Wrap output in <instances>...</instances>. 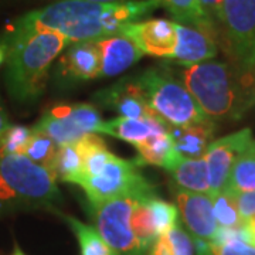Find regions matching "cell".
Returning <instances> with one entry per match:
<instances>
[{
  "mask_svg": "<svg viewBox=\"0 0 255 255\" xmlns=\"http://www.w3.org/2000/svg\"><path fill=\"white\" fill-rule=\"evenodd\" d=\"M219 53L216 36L177 23V46L172 60L183 67L213 60Z\"/></svg>",
  "mask_w": 255,
  "mask_h": 255,
  "instance_id": "obj_16",
  "label": "cell"
},
{
  "mask_svg": "<svg viewBox=\"0 0 255 255\" xmlns=\"http://www.w3.org/2000/svg\"><path fill=\"white\" fill-rule=\"evenodd\" d=\"M61 203L54 176L24 155H0V216Z\"/></svg>",
  "mask_w": 255,
  "mask_h": 255,
  "instance_id": "obj_4",
  "label": "cell"
},
{
  "mask_svg": "<svg viewBox=\"0 0 255 255\" xmlns=\"http://www.w3.org/2000/svg\"><path fill=\"white\" fill-rule=\"evenodd\" d=\"M226 190H255V139L237 159L228 177Z\"/></svg>",
  "mask_w": 255,
  "mask_h": 255,
  "instance_id": "obj_25",
  "label": "cell"
},
{
  "mask_svg": "<svg viewBox=\"0 0 255 255\" xmlns=\"http://www.w3.org/2000/svg\"><path fill=\"white\" fill-rule=\"evenodd\" d=\"M0 41L7 47L6 87L17 104H33L46 90L50 70L70 41L51 30H7Z\"/></svg>",
  "mask_w": 255,
  "mask_h": 255,
  "instance_id": "obj_2",
  "label": "cell"
},
{
  "mask_svg": "<svg viewBox=\"0 0 255 255\" xmlns=\"http://www.w3.org/2000/svg\"><path fill=\"white\" fill-rule=\"evenodd\" d=\"M162 6L160 0H129L122 3L58 0L18 17L9 30H51L70 43L94 41L118 34L125 24L142 20Z\"/></svg>",
  "mask_w": 255,
  "mask_h": 255,
  "instance_id": "obj_1",
  "label": "cell"
},
{
  "mask_svg": "<svg viewBox=\"0 0 255 255\" xmlns=\"http://www.w3.org/2000/svg\"><path fill=\"white\" fill-rule=\"evenodd\" d=\"M31 129H33V135H31V139L28 142L24 156L28 157L31 162L43 166L44 169H47L50 172L55 153H57V149H58V145L44 132L38 130L34 127Z\"/></svg>",
  "mask_w": 255,
  "mask_h": 255,
  "instance_id": "obj_26",
  "label": "cell"
},
{
  "mask_svg": "<svg viewBox=\"0 0 255 255\" xmlns=\"http://www.w3.org/2000/svg\"><path fill=\"white\" fill-rule=\"evenodd\" d=\"M167 130L173 140L176 153L182 159L204 157L209 146L214 140V122L211 119L184 127L167 125Z\"/></svg>",
  "mask_w": 255,
  "mask_h": 255,
  "instance_id": "obj_18",
  "label": "cell"
},
{
  "mask_svg": "<svg viewBox=\"0 0 255 255\" xmlns=\"http://www.w3.org/2000/svg\"><path fill=\"white\" fill-rule=\"evenodd\" d=\"M173 182L183 190L210 194L209 169L206 159H179L170 170Z\"/></svg>",
  "mask_w": 255,
  "mask_h": 255,
  "instance_id": "obj_20",
  "label": "cell"
},
{
  "mask_svg": "<svg viewBox=\"0 0 255 255\" xmlns=\"http://www.w3.org/2000/svg\"><path fill=\"white\" fill-rule=\"evenodd\" d=\"M146 255H196V243L179 219L173 227L156 238Z\"/></svg>",
  "mask_w": 255,
  "mask_h": 255,
  "instance_id": "obj_22",
  "label": "cell"
},
{
  "mask_svg": "<svg viewBox=\"0 0 255 255\" xmlns=\"http://www.w3.org/2000/svg\"><path fill=\"white\" fill-rule=\"evenodd\" d=\"M196 255H255V244L243 240L196 243Z\"/></svg>",
  "mask_w": 255,
  "mask_h": 255,
  "instance_id": "obj_28",
  "label": "cell"
},
{
  "mask_svg": "<svg viewBox=\"0 0 255 255\" xmlns=\"http://www.w3.org/2000/svg\"><path fill=\"white\" fill-rule=\"evenodd\" d=\"M6 58H7V47L3 41H0V67L6 64Z\"/></svg>",
  "mask_w": 255,
  "mask_h": 255,
  "instance_id": "obj_32",
  "label": "cell"
},
{
  "mask_svg": "<svg viewBox=\"0 0 255 255\" xmlns=\"http://www.w3.org/2000/svg\"><path fill=\"white\" fill-rule=\"evenodd\" d=\"M67 224L73 230L80 246V255H119L112 247L101 237L97 228L82 223L75 217L61 214Z\"/></svg>",
  "mask_w": 255,
  "mask_h": 255,
  "instance_id": "obj_23",
  "label": "cell"
},
{
  "mask_svg": "<svg viewBox=\"0 0 255 255\" xmlns=\"http://www.w3.org/2000/svg\"><path fill=\"white\" fill-rule=\"evenodd\" d=\"M33 129L24 125H10L0 142V155H24Z\"/></svg>",
  "mask_w": 255,
  "mask_h": 255,
  "instance_id": "obj_29",
  "label": "cell"
},
{
  "mask_svg": "<svg viewBox=\"0 0 255 255\" xmlns=\"http://www.w3.org/2000/svg\"><path fill=\"white\" fill-rule=\"evenodd\" d=\"M57 74L73 82L101 78V57L95 41L70 43L58 57Z\"/></svg>",
  "mask_w": 255,
  "mask_h": 255,
  "instance_id": "obj_14",
  "label": "cell"
},
{
  "mask_svg": "<svg viewBox=\"0 0 255 255\" xmlns=\"http://www.w3.org/2000/svg\"><path fill=\"white\" fill-rule=\"evenodd\" d=\"M247 227H248V230H250V234H251V237H253V243L255 244V220L250 221V223H247Z\"/></svg>",
  "mask_w": 255,
  "mask_h": 255,
  "instance_id": "obj_33",
  "label": "cell"
},
{
  "mask_svg": "<svg viewBox=\"0 0 255 255\" xmlns=\"http://www.w3.org/2000/svg\"><path fill=\"white\" fill-rule=\"evenodd\" d=\"M167 132V125L157 117L152 118H118L102 121L95 133L110 135L136 147L149 137Z\"/></svg>",
  "mask_w": 255,
  "mask_h": 255,
  "instance_id": "obj_17",
  "label": "cell"
},
{
  "mask_svg": "<svg viewBox=\"0 0 255 255\" xmlns=\"http://www.w3.org/2000/svg\"><path fill=\"white\" fill-rule=\"evenodd\" d=\"M149 108L169 127H184L210 118L172 68L159 65L136 75Z\"/></svg>",
  "mask_w": 255,
  "mask_h": 255,
  "instance_id": "obj_5",
  "label": "cell"
},
{
  "mask_svg": "<svg viewBox=\"0 0 255 255\" xmlns=\"http://www.w3.org/2000/svg\"><path fill=\"white\" fill-rule=\"evenodd\" d=\"M220 26L234 65L255 74V0H224Z\"/></svg>",
  "mask_w": 255,
  "mask_h": 255,
  "instance_id": "obj_8",
  "label": "cell"
},
{
  "mask_svg": "<svg viewBox=\"0 0 255 255\" xmlns=\"http://www.w3.org/2000/svg\"><path fill=\"white\" fill-rule=\"evenodd\" d=\"M13 255H24V254H23V251H21L20 248H17V247H16V250H14V253H13Z\"/></svg>",
  "mask_w": 255,
  "mask_h": 255,
  "instance_id": "obj_35",
  "label": "cell"
},
{
  "mask_svg": "<svg viewBox=\"0 0 255 255\" xmlns=\"http://www.w3.org/2000/svg\"><path fill=\"white\" fill-rule=\"evenodd\" d=\"M251 129L244 128L227 136L220 137L211 142L204 159L209 169L210 196L226 189L230 173L247 146L253 142Z\"/></svg>",
  "mask_w": 255,
  "mask_h": 255,
  "instance_id": "obj_11",
  "label": "cell"
},
{
  "mask_svg": "<svg viewBox=\"0 0 255 255\" xmlns=\"http://www.w3.org/2000/svg\"><path fill=\"white\" fill-rule=\"evenodd\" d=\"M82 170H84L82 157L75 142L58 146L50 169V173L54 176L55 180L77 184L82 176Z\"/></svg>",
  "mask_w": 255,
  "mask_h": 255,
  "instance_id": "obj_24",
  "label": "cell"
},
{
  "mask_svg": "<svg viewBox=\"0 0 255 255\" xmlns=\"http://www.w3.org/2000/svg\"><path fill=\"white\" fill-rule=\"evenodd\" d=\"M101 122L100 111L92 104H73L47 110L34 128L63 146L77 142L87 133H95Z\"/></svg>",
  "mask_w": 255,
  "mask_h": 255,
  "instance_id": "obj_9",
  "label": "cell"
},
{
  "mask_svg": "<svg viewBox=\"0 0 255 255\" xmlns=\"http://www.w3.org/2000/svg\"><path fill=\"white\" fill-rule=\"evenodd\" d=\"M88 1H95V3H122V1H129V0H88Z\"/></svg>",
  "mask_w": 255,
  "mask_h": 255,
  "instance_id": "obj_34",
  "label": "cell"
},
{
  "mask_svg": "<svg viewBox=\"0 0 255 255\" xmlns=\"http://www.w3.org/2000/svg\"><path fill=\"white\" fill-rule=\"evenodd\" d=\"M150 193H128L90 206L97 231L119 255H145L133 234L130 217L137 197Z\"/></svg>",
  "mask_w": 255,
  "mask_h": 255,
  "instance_id": "obj_7",
  "label": "cell"
},
{
  "mask_svg": "<svg viewBox=\"0 0 255 255\" xmlns=\"http://www.w3.org/2000/svg\"><path fill=\"white\" fill-rule=\"evenodd\" d=\"M121 33L130 37L143 55L172 60L177 46V23L174 20H137L125 24Z\"/></svg>",
  "mask_w": 255,
  "mask_h": 255,
  "instance_id": "obj_12",
  "label": "cell"
},
{
  "mask_svg": "<svg viewBox=\"0 0 255 255\" xmlns=\"http://www.w3.org/2000/svg\"><path fill=\"white\" fill-rule=\"evenodd\" d=\"M104 108L118 112L125 118H152L155 112L149 108L140 84L135 77H125L94 95ZM159 118V117H157Z\"/></svg>",
  "mask_w": 255,
  "mask_h": 255,
  "instance_id": "obj_13",
  "label": "cell"
},
{
  "mask_svg": "<svg viewBox=\"0 0 255 255\" xmlns=\"http://www.w3.org/2000/svg\"><path fill=\"white\" fill-rule=\"evenodd\" d=\"M9 127H10L9 117H7L6 110H4V107H3V104H1V100H0V142H1V139H3V136H4L6 130L9 129Z\"/></svg>",
  "mask_w": 255,
  "mask_h": 255,
  "instance_id": "obj_31",
  "label": "cell"
},
{
  "mask_svg": "<svg viewBox=\"0 0 255 255\" xmlns=\"http://www.w3.org/2000/svg\"><path fill=\"white\" fill-rule=\"evenodd\" d=\"M211 200H213V210L219 227L236 228L246 226V221L241 219L236 201L230 191L223 190L216 194H211Z\"/></svg>",
  "mask_w": 255,
  "mask_h": 255,
  "instance_id": "obj_27",
  "label": "cell"
},
{
  "mask_svg": "<svg viewBox=\"0 0 255 255\" xmlns=\"http://www.w3.org/2000/svg\"><path fill=\"white\" fill-rule=\"evenodd\" d=\"M137 150L136 160L139 166L142 164H153V166H160L170 172L180 159L176 153L173 140L167 132H162L159 135L149 137L143 143L137 145L135 147Z\"/></svg>",
  "mask_w": 255,
  "mask_h": 255,
  "instance_id": "obj_19",
  "label": "cell"
},
{
  "mask_svg": "<svg viewBox=\"0 0 255 255\" xmlns=\"http://www.w3.org/2000/svg\"><path fill=\"white\" fill-rule=\"evenodd\" d=\"M139 164L112 153L107 163L92 176L81 177L78 186L84 189L90 206L128 193H150L155 186L139 172Z\"/></svg>",
  "mask_w": 255,
  "mask_h": 255,
  "instance_id": "obj_6",
  "label": "cell"
},
{
  "mask_svg": "<svg viewBox=\"0 0 255 255\" xmlns=\"http://www.w3.org/2000/svg\"><path fill=\"white\" fill-rule=\"evenodd\" d=\"M176 23L200 28L217 36V26L201 9L199 0H160Z\"/></svg>",
  "mask_w": 255,
  "mask_h": 255,
  "instance_id": "obj_21",
  "label": "cell"
},
{
  "mask_svg": "<svg viewBox=\"0 0 255 255\" xmlns=\"http://www.w3.org/2000/svg\"><path fill=\"white\" fill-rule=\"evenodd\" d=\"M180 80L203 112L213 119H240L255 104V74L223 61L186 65Z\"/></svg>",
  "mask_w": 255,
  "mask_h": 255,
  "instance_id": "obj_3",
  "label": "cell"
},
{
  "mask_svg": "<svg viewBox=\"0 0 255 255\" xmlns=\"http://www.w3.org/2000/svg\"><path fill=\"white\" fill-rule=\"evenodd\" d=\"M226 190V189H224ZM231 193L233 199L236 201L238 213L241 216V219L247 223L255 220V190L250 191H236L227 190Z\"/></svg>",
  "mask_w": 255,
  "mask_h": 255,
  "instance_id": "obj_30",
  "label": "cell"
},
{
  "mask_svg": "<svg viewBox=\"0 0 255 255\" xmlns=\"http://www.w3.org/2000/svg\"><path fill=\"white\" fill-rule=\"evenodd\" d=\"M101 57V78H110L127 71L136 64L143 53L135 41L124 33L94 40Z\"/></svg>",
  "mask_w": 255,
  "mask_h": 255,
  "instance_id": "obj_15",
  "label": "cell"
},
{
  "mask_svg": "<svg viewBox=\"0 0 255 255\" xmlns=\"http://www.w3.org/2000/svg\"><path fill=\"white\" fill-rule=\"evenodd\" d=\"M172 196L183 228L194 243L213 241L219 231V224L214 216L211 196L183 190L177 186L172 187Z\"/></svg>",
  "mask_w": 255,
  "mask_h": 255,
  "instance_id": "obj_10",
  "label": "cell"
}]
</instances>
